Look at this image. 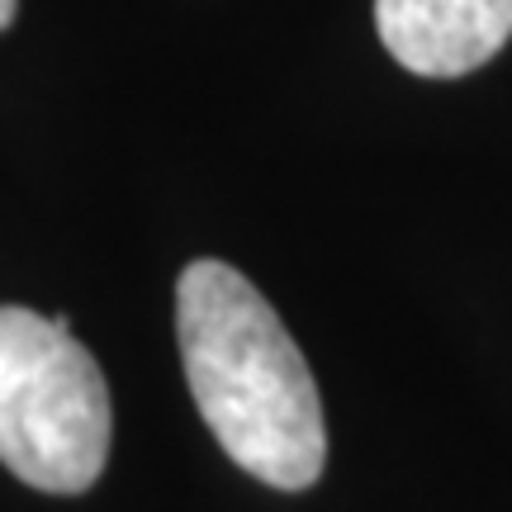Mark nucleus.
Wrapping results in <instances>:
<instances>
[{
    "label": "nucleus",
    "instance_id": "nucleus-4",
    "mask_svg": "<svg viewBox=\"0 0 512 512\" xmlns=\"http://www.w3.org/2000/svg\"><path fill=\"white\" fill-rule=\"evenodd\" d=\"M15 10H19V0H0V29L15 24Z\"/></svg>",
    "mask_w": 512,
    "mask_h": 512
},
{
    "label": "nucleus",
    "instance_id": "nucleus-3",
    "mask_svg": "<svg viewBox=\"0 0 512 512\" xmlns=\"http://www.w3.org/2000/svg\"><path fill=\"white\" fill-rule=\"evenodd\" d=\"M380 43L418 76H465L512 38V0H375Z\"/></svg>",
    "mask_w": 512,
    "mask_h": 512
},
{
    "label": "nucleus",
    "instance_id": "nucleus-2",
    "mask_svg": "<svg viewBox=\"0 0 512 512\" xmlns=\"http://www.w3.org/2000/svg\"><path fill=\"white\" fill-rule=\"evenodd\" d=\"M110 437V384L67 313L0 304V465L43 494H86Z\"/></svg>",
    "mask_w": 512,
    "mask_h": 512
},
{
    "label": "nucleus",
    "instance_id": "nucleus-1",
    "mask_svg": "<svg viewBox=\"0 0 512 512\" xmlns=\"http://www.w3.org/2000/svg\"><path fill=\"white\" fill-rule=\"evenodd\" d=\"M185 384L228 460L271 489H309L328 465L323 399L280 313L228 261H190L176 285Z\"/></svg>",
    "mask_w": 512,
    "mask_h": 512
}]
</instances>
